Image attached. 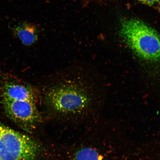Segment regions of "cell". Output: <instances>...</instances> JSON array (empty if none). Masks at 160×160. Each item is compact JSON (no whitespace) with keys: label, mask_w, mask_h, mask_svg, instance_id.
<instances>
[{"label":"cell","mask_w":160,"mask_h":160,"mask_svg":"<svg viewBox=\"0 0 160 160\" xmlns=\"http://www.w3.org/2000/svg\"><path fill=\"white\" fill-rule=\"evenodd\" d=\"M48 104L65 114L83 111L91 101L92 84L86 65L76 64L45 77L39 83Z\"/></svg>","instance_id":"obj_1"},{"label":"cell","mask_w":160,"mask_h":160,"mask_svg":"<svg viewBox=\"0 0 160 160\" xmlns=\"http://www.w3.org/2000/svg\"><path fill=\"white\" fill-rule=\"evenodd\" d=\"M120 33L134 53L145 61L160 62V34L139 19H122Z\"/></svg>","instance_id":"obj_2"},{"label":"cell","mask_w":160,"mask_h":160,"mask_svg":"<svg viewBox=\"0 0 160 160\" xmlns=\"http://www.w3.org/2000/svg\"><path fill=\"white\" fill-rule=\"evenodd\" d=\"M39 151L35 140L0 121V160H35Z\"/></svg>","instance_id":"obj_3"},{"label":"cell","mask_w":160,"mask_h":160,"mask_svg":"<svg viewBox=\"0 0 160 160\" xmlns=\"http://www.w3.org/2000/svg\"><path fill=\"white\" fill-rule=\"evenodd\" d=\"M6 115L23 129L31 128L39 119L36 102L23 100H1Z\"/></svg>","instance_id":"obj_4"},{"label":"cell","mask_w":160,"mask_h":160,"mask_svg":"<svg viewBox=\"0 0 160 160\" xmlns=\"http://www.w3.org/2000/svg\"><path fill=\"white\" fill-rule=\"evenodd\" d=\"M36 89L19 81H8L0 87L1 99L23 100L36 102Z\"/></svg>","instance_id":"obj_5"},{"label":"cell","mask_w":160,"mask_h":160,"mask_svg":"<svg viewBox=\"0 0 160 160\" xmlns=\"http://www.w3.org/2000/svg\"><path fill=\"white\" fill-rule=\"evenodd\" d=\"M13 31L14 35L26 46L33 44L38 39L37 28L33 24L26 22L19 23L14 27Z\"/></svg>","instance_id":"obj_6"},{"label":"cell","mask_w":160,"mask_h":160,"mask_svg":"<svg viewBox=\"0 0 160 160\" xmlns=\"http://www.w3.org/2000/svg\"><path fill=\"white\" fill-rule=\"evenodd\" d=\"M73 160H102V157L94 149L85 148L77 152Z\"/></svg>","instance_id":"obj_7"},{"label":"cell","mask_w":160,"mask_h":160,"mask_svg":"<svg viewBox=\"0 0 160 160\" xmlns=\"http://www.w3.org/2000/svg\"><path fill=\"white\" fill-rule=\"evenodd\" d=\"M144 4L149 6H153L158 3L160 0H138Z\"/></svg>","instance_id":"obj_8"},{"label":"cell","mask_w":160,"mask_h":160,"mask_svg":"<svg viewBox=\"0 0 160 160\" xmlns=\"http://www.w3.org/2000/svg\"><path fill=\"white\" fill-rule=\"evenodd\" d=\"M158 8H159V11L160 12V1H159V2L158 3Z\"/></svg>","instance_id":"obj_9"}]
</instances>
